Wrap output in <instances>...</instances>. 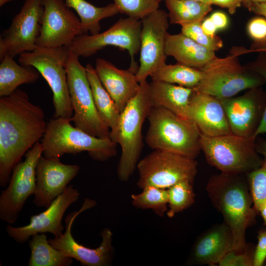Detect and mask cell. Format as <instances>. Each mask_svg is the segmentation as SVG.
I'll use <instances>...</instances> for the list:
<instances>
[{"mask_svg": "<svg viewBox=\"0 0 266 266\" xmlns=\"http://www.w3.org/2000/svg\"><path fill=\"white\" fill-rule=\"evenodd\" d=\"M47 123L42 109L17 89L0 97V186H7L13 170L43 137Z\"/></svg>", "mask_w": 266, "mask_h": 266, "instance_id": "obj_1", "label": "cell"}, {"mask_svg": "<svg viewBox=\"0 0 266 266\" xmlns=\"http://www.w3.org/2000/svg\"><path fill=\"white\" fill-rule=\"evenodd\" d=\"M206 190L213 205L232 232L233 249H244L247 245L246 231L254 223L258 214L246 175L224 172L213 175L207 183Z\"/></svg>", "mask_w": 266, "mask_h": 266, "instance_id": "obj_2", "label": "cell"}, {"mask_svg": "<svg viewBox=\"0 0 266 266\" xmlns=\"http://www.w3.org/2000/svg\"><path fill=\"white\" fill-rule=\"evenodd\" d=\"M152 107L146 81L140 84L137 93L121 112L116 126L110 130L109 138L121 148L117 170L121 181H127L136 168L143 146L142 128Z\"/></svg>", "mask_w": 266, "mask_h": 266, "instance_id": "obj_3", "label": "cell"}, {"mask_svg": "<svg viewBox=\"0 0 266 266\" xmlns=\"http://www.w3.org/2000/svg\"><path fill=\"white\" fill-rule=\"evenodd\" d=\"M70 121L65 118H53L47 122L40 142L43 156L60 158L66 154L86 151L93 160L103 162L116 155L117 144L109 137L93 136L72 126Z\"/></svg>", "mask_w": 266, "mask_h": 266, "instance_id": "obj_4", "label": "cell"}, {"mask_svg": "<svg viewBox=\"0 0 266 266\" xmlns=\"http://www.w3.org/2000/svg\"><path fill=\"white\" fill-rule=\"evenodd\" d=\"M147 119L145 140L150 148L194 159L198 156L200 133L192 121L161 107H152Z\"/></svg>", "mask_w": 266, "mask_h": 266, "instance_id": "obj_5", "label": "cell"}, {"mask_svg": "<svg viewBox=\"0 0 266 266\" xmlns=\"http://www.w3.org/2000/svg\"><path fill=\"white\" fill-rule=\"evenodd\" d=\"M255 140L233 133L213 137L200 134V146L207 163L221 172L246 174L264 160Z\"/></svg>", "mask_w": 266, "mask_h": 266, "instance_id": "obj_6", "label": "cell"}, {"mask_svg": "<svg viewBox=\"0 0 266 266\" xmlns=\"http://www.w3.org/2000/svg\"><path fill=\"white\" fill-rule=\"evenodd\" d=\"M68 53L65 47H37L18 58L20 64L35 68L48 83L53 94L54 118L71 120L73 115L66 68Z\"/></svg>", "mask_w": 266, "mask_h": 266, "instance_id": "obj_7", "label": "cell"}, {"mask_svg": "<svg viewBox=\"0 0 266 266\" xmlns=\"http://www.w3.org/2000/svg\"><path fill=\"white\" fill-rule=\"evenodd\" d=\"M239 53L224 58L215 57L201 69V80L193 89L219 99L234 97L247 89L257 88L264 78L249 73L241 66L237 57Z\"/></svg>", "mask_w": 266, "mask_h": 266, "instance_id": "obj_8", "label": "cell"}, {"mask_svg": "<svg viewBox=\"0 0 266 266\" xmlns=\"http://www.w3.org/2000/svg\"><path fill=\"white\" fill-rule=\"evenodd\" d=\"M66 68L74 126L100 138H108L110 129L101 118L95 104L85 67L79 57L69 52Z\"/></svg>", "mask_w": 266, "mask_h": 266, "instance_id": "obj_9", "label": "cell"}, {"mask_svg": "<svg viewBox=\"0 0 266 266\" xmlns=\"http://www.w3.org/2000/svg\"><path fill=\"white\" fill-rule=\"evenodd\" d=\"M141 27V20L120 18L102 33L77 36L67 49L78 57H88L107 46L117 47L128 51L131 57L129 68L136 73L139 66L134 56L140 50Z\"/></svg>", "mask_w": 266, "mask_h": 266, "instance_id": "obj_10", "label": "cell"}, {"mask_svg": "<svg viewBox=\"0 0 266 266\" xmlns=\"http://www.w3.org/2000/svg\"><path fill=\"white\" fill-rule=\"evenodd\" d=\"M195 159L170 152L153 150L139 161L136 166L137 186H148L168 189L184 180L194 182L197 173Z\"/></svg>", "mask_w": 266, "mask_h": 266, "instance_id": "obj_11", "label": "cell"}, {"mask_svg": "<svg viewBox=\"0 0 266 266\" xmlns=\"http://www.w3.org/2000/svg\"><path fill=\"white\" fill-rule=\"evenodd\" d=\"M38 141L25 155L23 161L14 168L9 183L0 195V218L8 224L17 220L28 198L36 189V167L42 156Z\"/></svg>", "mask_w": 266, "mask_h": 266, "instance_id": "obj_12", "label": "cell"}, {"mask_svg": "<svg viewBox=\"0 0 266 266\" xmlns=\"http://www.w3.org/2000/svg\"><path fill=\"white\" fill-rule=\"evenodd\" d=\"M96 204L95 200L85 198L78 210L66 216L65 232L58 237L48 240L53 247L66 256L78 261L83 266H108L112 260L114 252L113 233L109 228H105L101 232V242L96 248H91L78 243L71 233V228L76 218L83 211L94 207Z\"/></svg>", "mask_w": 266, "mask_h": 266, "instance_id": "obj_13", "label": "cell"}, {"mask_svg": "<svg viewBox=\"0 0 266 266\" xmlns=\"http://www.w3.org/2000/svg\"><path fill=\"white\" fill-rule=\"evenodd\" d=\"M42 0H25L10 26L0 36V59L35 50L43 13Z\"/></svg>", "mask_w": 266, "mask_h": 266, "instance_id": "obj_14", "label": "cell"}, {"mask_svg": "<svg viewBox=\"0 0 266 266\" xmlns=\"http://www.w3.org/2000/svg\"><path fill=\"white\" fill-rule=\"evenodd\" d=\"M43 13L37 47L68 48L75 38L85 33L80 20L65 0H42Z\"/></svg>", "mask_w": 266, "mask_h": 266, "instance_id": "obj_15", "label": "cell"}, {"mask_svg": "<svg viewBox=\"0 0 266 266\" xmlns=\"http://www.w3.org/2000/svg\"><path fill=\"white\" fill-rule=\"evenodd\" d=\"M168 20V13L159 9L141 20L139 66L136 73L140 84L166 64Z\"/></svg>", "mask_w": 266, "mask_h": 266, "instance_id": "obj_16", "label": "cell"}, {"mask_svg": "<svg viewBox=\"0 0 266 266\" xmlns=\"http://www.w3.org/2000/svg\"><path fill=\"white\" fill-rule=\"evenodd\" d=\"M79 195L78 190L73 185L67 186L46 210L32 216L29 224L18 227L8 224L6 228L8 235L19 243L25 242L31 236L37 233H48L58 237L65 228L62 220L65 212L78 200Z\"/></svg>", "mask_w": 266, "mask_h": 266, "instance_id": "obj_17", "label": "cell"}, {"mask_svg": "<svg viewBox=\"0 0 266 266\" xmlns=\"http://www.w3.org/2000/svg\"><path fill=\"white\" fill-rule=\"evenodd\" d=\"M80 166L62 163L60 158L41 156L36 167V189L33 203L47 208L78 173Z\"/></svg>", "mask_w": 266, "mask_h": 266, "instance_id": "obj_18", "label": "cell"}, {"mask_svg": "<svg viewBox=\"0 0 266 266\" xmlns=\"http://www.w3.org/2000/svg\"><path fill=\"white\" fill-rule=\"evenodd\" d=\"M254 90L238 97L220 100L231 133L256 139L255 133L262 119L266 101L265 98Z\"/></svg>", "mask_w": 266, "mask_h": 266, "instance_id": "obj_19", "label": "cell"}, {"mask_svg": "<svg viewBox=\"0 0 266 266\" xmlns=\"http://www.w3.org/2000/svg\"><path fill=\"white\" fill-rule=\"evenodd\" d=\"M187 118L196 125L201 135L213 137L232 133L220 100L194 90Z\"/></svg>", "mask_w": 266, "mask_h": 266, "instance_id": "obj_20", "label": "cell"}, {"mask_svg": "<svg viewBox=\"0 0 266 266\" xmlns=\"http://www.w3.org/2000/svg\"><path fill=\"white\" fill-rule=\"evenodd\" d=\"M233 237L230 227L224 222L216 224L201 233L190 251L188 264L217 265L233 248Z\"/></svg>", "mask_w": 266, "mask_h": 266, "instance_id": "obj_21", "label": "cell"}, {"mask_svg": "<svg viewBox=\"0 0 266 266\" xmlns=\"http://www.w3.org/2000/svg\"><path fill=\"white\" fill-rule=\"evenodd\" d=\"M95 69L102 85L121 112L139 89L136 73L130 68L120 69L100 58L96 60Z\"/></svg>", "mask_w": 266, "mask_h": 266, "instance_id": "obj_22", "label": "cell"}, {"mask_svg": "<svg viewBox=\"0 0 266 266\" xmlns=\"http://www.w3.org/2000/svg\"><path fill=\"white\" fill-rule=\"evenodd\" d=\"M165 52L178 63L201 69L216 57L215 52L198 44L182 33L166 36Z\"/></svg>", "mask_w": 266, "mask_h": 266, "instance_id": "obj_23", "label": "cell"}, {"mask_svg": "<svg viewBox=\"0 0 266 266\" xmlns=\"http://www.w3.org/2000/svg\"><path fill=\"white\" fill-rule=\"evenodd\" d=\"M194 89L178 85L152 80L148 93L152 107H161L187 118L191 97Z\"/></svg>", "mask_w": 266, "mask_h": 266, "instance_id": "obj_24", "label": "cell"}, {"mask_svg": "<svg viewBox=\"0 0 266 266\" xmlns=\"http://www.w3.org/2000/svg\"><path fill=\"white\" fill-rule=\"evenodd\" d=\"M0 60V97L11 95L21 85L35 83L40 77L35 68L19 65L8 55Z\"/></svg>", "mask_w": 266, "mask_h": 266, "instance_id": "obj_25", "label": "cell"}, {"mask_svg": "<svg viewBox=\"0 0 266 266\" xmlns=\"http://www.w3.org/2000/svg\"><path fill=\"white\" fill-rule=\"evenodd\" d=\"M85 68L97 109L104 124L112 129L117 124L121 112L102 85L95 68L90 64Z\"/></svg>", "mask_w": 266, "mask_h": 266, "instance_id": "obj_26", "label": "cell"}, {"mask_svg": "<svg viewBox=\"0 0 266 266\" xmlns=\"http://www.w3.org/2000/svg\"><path fill=\"white\" fill-rule=\"evenodd\" d=\"M67 6L74 9L79 16L85 33L94 35L101 29L100 21L120 13L114 3L97 7L86 0H65Z\"/></svg>", "mask_w": 266, "mask_h": 266, "instance_id": "obj_27", "label": "cell"}, {"mask_svg": "<svg viewBox=\"0 0 266 266\" xmlns=\"http://www.w3.org/2000/svg\"><path fill=\"white\" fill-rule=\"evenodd\" d=\"M31 256L29 266H70L73 259L53 247L45 233H37L29 241Z\"/></svg>", "mask_w": 266, "mask_h": 266, "instance_id": "obj_28", "label": "cell"}, {"mask_svg": "<svg viewBox=\"0 0 266 266\" xmlns=\"http://www.w3.org/2000/svg\"><path fill=\"white\" fill-rule=\"evenodd\" d=\"M169 22L181 26L202 22L212 9L211 4L196 0H165Z\"/></svg>", "mask_w": 266, "mask_h": 266, "instance_id": "obj_29", "label": "cell"}, {"mask_svg": "<svg viewBox=\"0 0 266 266\" xmlns=\"http://www.w3.org/2000/svg\"><path fill=\"white\" fill-rule=\"evenodd\" d=\"M203 75L202 71L179 63L165 64L153 73L151 79L174 84L179 86L195 88L200 83Z\"/></svg>", "mask_w": 266, "mask_h": 266, "instance_id": "obj_30", "label": "cell"}, {"mask_svg": "<svg viewBox=\"0 0 266 266\" xmlns=\"http://www.w3.org/2000/svg\"><path fill=\"white\" fill-rule=\"evenodd\" d=\"M142 190L139 194L131 195L133 205L142 209H151L163 217L168 209L167 189L148 186Z\"/></svg>", "mask_w": 266, "mask_h": 266, "instance_id": "obj_31", "label": "cell"}, {"mask_svg": "<svg viewBox=\"0 0 266 266\" xmlns=\"http://www.w3.org/2000/svg\"><path fill=\"white\" fill-rule=\"evenodd\" d=\"M167 192L168 209L166 214L168 218H171L190 207L195 201L193 182L190 181L178 182L168 188Z\"/></svg>", "mask_w": 266, "mask_h": 266, "instance_id": "obj_32", "label": "cell"}, {"mask_svg": "<svg viewBox=\"0 0 266 266\" xmlns=\"http://www.w3.org/2000/svg\"><path fill=\"white\" fill-rule=\"evenodd\" d=\"M120 13L142 20L159 8L156 0H114Z\"/></svg>", "mask_w": 266, "mask_h": 266, "instance_id": "obj_33", "label": "cell"}, {"mask_svg": "<svg viewBox=\"0 0 266 266\" xmlns=\"http://www.w3.org/2000/svg\"><path fill=\"white\" fill-rule=\"evenodd\" d=\"M255 209L266 202V160L256 169L246 174Z\"/></svg>", "mask_w": 266, "mask_h": 266, "instance_id": "obj_34", "label": "cell"}, {"mask_svg": "<svg viewBox=\"0 0 266 266\" xmlns=\"http://www.w3.org/2000/svg\"><path fill=\"white\" fill-rule=\"evenodd\" d=\"M201 22L197 21L182 25L181 33L210 50L215 52L220 49L223 46L220 37L205 33L202 29Z\"/></svg>", "mask_w": 266, "mask_h": 266, "instance_id": "obj_35", "label": "cell"}, {"mask_svg": "<svg viewBox=\"0 0 266 266\" xmlns=\"http://www.w3.org/2000/svg\"><path fill=\"white\" fill-rule=\"evenodd\" d=\"M255 246L247 243L243 250L232 249L220 260L219 266H254V255Z\"/></svg>", "mask_w": 266, "mask_h": 266, "instance_id": "obj_36", "label": "cell"}, {"mask_svg": "<svg viewBox=\"0 0 266 266\" xmlns=\"http://www.w3.org/2000/svg\"><path fill=\"white\" fill-rule=\"evenodd\" d=\"M247 32L249 36L261 45L266 40V19L263 16L252 19L248 24Z\"/></svg>", "mask_w": 266, "mask_h": 266, "instance_id": "obj_37", "label": "cell"}, {"mask_svg": "<svg viewBox=\"0 0 266 266\" xmlns=\"http://www.w3.org/2000/svg\"><path fill=\"white\" fill-rule=\"evenodd\" d=\"M254 255V266H263L266 261V229L259 231Z\"/></svg>", "mask_w": 266, "mask_h": 266, "instance_id": "obj_38", "label": "cell"}, {"mask_svg": "<svg viewBox=\"0 0 266 266\" xmlns=\"http://www.w3.org/2000/svg\"><path fill=\"white\" fill-rule=\"evenodd\" d=\"M245 1V0H210L211 4L226 8L231 14H233L236 9Z\"/></svg>", "mask_w": 266, "mask_h": 266, "instance_id": "obj_39", "label": "cell"}, {"mask_svg": "<svg viewBox=\"0 0 266 266\" xmlns=\"http://www.w3.org/2000/svg\"><path fill=\"white\" fill-rule=\"evenodd\" d=\"M255 71L260 75L266 81V66H259L255 68ZM266 133V107L261 122L255 133L254 137H256L262 134Z\"/></svg>", "mask_w": 266, "mask_h": 266, "instance_id": "obj_40", "label": "cell"}, {"mask_svg": "<svg viewBox=\"0 0 266 266\" xmlns=\"http://www.w3.org/2000/svg\"><path fill=\"white\" fill-rule=\"evenodd\" d=\"M245 6L250 11L264 17L266 19V2L246 1ZM266 46V40L261 45V47Z\"/></svg>", "mask_w": 266, "mask_h": 266, "instance_id": "obj_41", "label": "cell"}, {"mask_svg": "<svg viewBox=\"0 0 266 266\" xmlns=\"http://www.w3.org/2000/svg\"><path fill=\"white\" fill-rule=\"evenodd\" d=\"M210 18L217 30H223L228 26L229 22L227 16L221 11H216L213 13Z\"/></svg>", "mask_w": 266, "mask_h": 266, "instance_id": "obj_42", "label": "cell"}, {"mask_svg": "<svg viewBox=\"0 0 266 266\" xmlns=\"http://www.w3.org/2000/svg\"><path fill=\"white\" fill-rule=\"evenodd\" d=\"M201 27L205 33L212 36L215 35V33L218 30L210 17L203 20Z\"/></svg>", "mask_w": 266, "mask_h": 266, "instance_id": "obj_43", "label": "cell"}, {"mask_svg": "<svg viewBox=\"0 0 266 266\" xmlns=\"http://www.w3.org/2000/svg\"><path fill=\"white\" fill-rule=\"evenodd\" d=\"M256 147L258 153L264 157V160H266V141L259 145L256 144Z\"/></svg>", "mask_w": 266, "mask_h": 266, "instance_id": "obj_44", "label": "cell"}, {"mask_svg": "<svg viewBox=\"0 0 266 266\" xmlns=\"http://www.w3.org/2000/svg\"><path fill=\"white\" fill-rule=\"evenodd\" d=\"M258 213L261 215L265 224L266 225V202L263 204L259 208Z\"/></svg>", "mask_w": 266, "mask_h": 266, "instance_id": "obj_45", "label": "cell"}, {"mask_svg": "<svg viewBox=\"0 0 266 266\" xmlns=\"http://www.w3.org/2000/svg\"><path fill=\"white\" fill-rule=\"evenodd\" d=\"M253 51H264L266 52V46L265 47H260L255 49L251 50H250V52H253Z\"/></svg>", "mask_w": 266, "mask_h": 266, "instance_id": "obj_46", "label": "cell"}, {"mask_svg": "<svg viewBox=\"0 0 266 266\" xmlns=\"http://www.w3.org/2000/svg\"><path fill=\"white\" fill-rule=\"evenodd\" d=\"M13 0H0V6H3L4 4L10 2Z\"/></svg>", "mask_w": 266, "mask_h": 266, "instance_id": "obj_47", "label": "cell"}, {"mask_svg": "<svg viewBox=\"0 0 266 266\" xmlns=\"http://www.w3.org/2000/svg\"><path fill=\"white\" fill-rule=\"evenodd\" d=\"M162 0H156V1L159 3H160V2H161ZM196 0L200 1L205 2V3L211 4L210 2V0Z\"/></svg>", "mask_w": 266, "mask_h": 266, "instance_id": "obj_48", "label": "cell"}, {"mask_svg": "<svg viewBox=\"0 0 266 266\" xmlns=\"http://www.w3.org/2000/svg\"><path fill=\"white\" fill-rule=\"evenodd\" d=\"M246 1H253V2H266V0H245Z\"/></svg>", "mask_w": 266, "mask_h": 266, "instance_id": "obj_49", "label": "cell"}]
</instances>
